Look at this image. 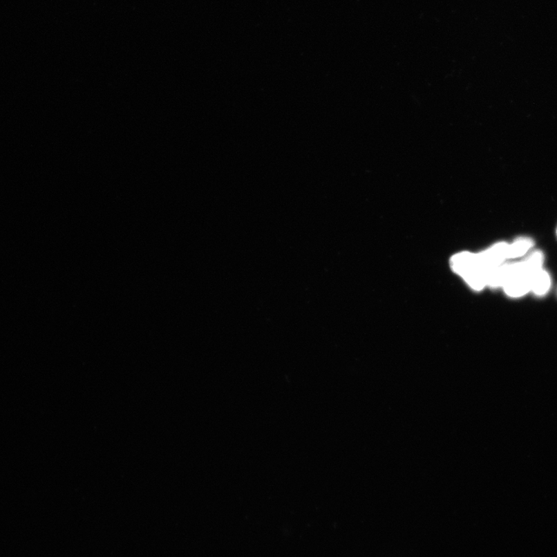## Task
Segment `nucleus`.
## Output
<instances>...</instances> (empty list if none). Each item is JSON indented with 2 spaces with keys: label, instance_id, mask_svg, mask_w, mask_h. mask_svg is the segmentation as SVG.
<instances>
[{
  "label": "nucleus",
  "instance_id": "nucleus-1",
  "mask_svg": "<svg viewBox=\"0 0 557 557\" xmlns=\"http://www.w3.org/2000/svg\"><path fill=\"white\" fill-rule=\"evenodd\" d=\"M532 287V276L522 262L511 264V274L504 284V292L511 297H521L531 291Z\"/></svg>",
  "mask_w": 557,
  "mask_h": 557
},
{
  "label": "nucleus",
  "instance_id": "nucleus-2",
  "mask_svg": "<svg viewBox=\"0 0 557 557\" xmlns=\"http://www.w3.org/2000/svg\"><path fill=\"white\" fill-rule=\"evenodd\" d=\"M451 265L456 273L464 277L478 267L477 255L468 252L458 254L452 258Z\"/></svg>",
  "mask_w": 557,
  "mask_h": 557
},
{
  "label": "nucleus",
  "instance_id": "nucleus-3",
  "mask_svg": "<svg viewBox=\"0 0 557 557\" xmlns=\"http://www.w3.org/2000/svg\"><path fill=\"white\" fill-rule=\"evenodd\" d=\"M551 287V278L547 271L540 270L532 276L531 291L537 296L546 295Z\"/></svg>",
  "mask_w": 557,
  "mask_h": 557
},
{
  "label": "nucleus",
  "instance_id": "nucleus-4",
  "mask_svg": "<svg viewBox=\"0 0 557 557\" xmlns=\"http://www.w3.org/2000/svg\"><path fill=\"white\" fill-rule=\"evenodd\" d=\"M511 270V264L500 265L491 271L488 285L493 288L503 287L507 281Z\"/></svg>",
  "mask_w": 557,
  "mask_h": 557
},
{
  "label": "nucleus",
  "instance_id": "nucleus-5",
  "mask_svg": "<svg viewBox=\"0 0 557 557\" xmlns=\"http://www.w3.org/2000/svg\"><path fill=\"white\" fill-rule=\"evenodd\" d=\"M534 242L530 238H520L517 239L513 244L509 245L507 250V258H516L527 254L530 249H532Z\"/></svg>",
  "mask_w": 557,
  "mask_h": 557
},
{
  "label": "nucleus",
  "instance_id": "nucleus-6",
  "mask_svg": "<svg viewBox=\"0 0 557 557\" xmlns=\"http://www.w3.org/2000/svg\"><path fill=\"white\" fill-rule=\"evenodd\" d=\"M544 256L541 251H534L522 263L528 273L533 276L536 272L542 269Z\"/></svg>",
  "mask_w": 557,
  "mask_h": 557
}]
</instances>
